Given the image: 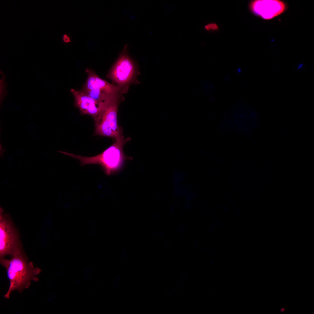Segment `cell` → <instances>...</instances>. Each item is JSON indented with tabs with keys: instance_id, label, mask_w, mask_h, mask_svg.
<instances>
[{
	"instance_id": "cell-1",
	"label": "cell",
	"mask_w": 314,
	"mask_h": 314,
	"mask_svg": "<svg viewBox=\"0 0 314 314\" xmlns=\"http://www.w3.org/2000/svg\"><path fill=\"white\" fill-rule=\"evenodd\" d=\"M0 261L7 270L10 281L9 288L4 295L5 298L9 299L11 293L15 290L21 293L29 287L32 281H39L36 276L41 270L38 267H35L33 263L28 261L21 245L16 249L10 259L1 258Z\"/></svg>"
},
{
	"instance_id": "cell-2",
	"label": "cell",
	"mask_w": 314,
	"mask_h": 314,
	"mask_svg": "<svg viewBox=\"0 0 314 314\" xmlns=\"http://www.w3.org/2000/svg\"><path fill=\"white\" fill-rule=\"evenodd\" d=\"M114 139L112 145L101 154L92 157L82 156L62 151L58 152L77 159L82 165L99 164L101 166L106 174L109 176L119 171L126 160L133 159L132 157L125 155L123 150L124 145L130 140V138H125L123 135Z\"/></svg>"
},
{
	"instance_id": "cell-3",
	"label": "cell",
	"mask_w": 314,
	"mask_h": 314,
	"mask_svg": "<svg viewBox=\"0 0 314 314\" xmlns=\"http://www.w3.org/2000/svg\"><path fill=\"white\" fill-rule=\"evenodd\" d=\"M88 78L82 91L92 98L98 101L124 100L121 94L127 91L121 87L110 83L99 77L92 70L87 68Z\"/></svg>"
},
{
	"instance_id": "cell-4",
	"label": "cell",
	"mask_w": 314,
	"mask_h": 314,
	"mask_svg": "<svg viewBox=\"0 0 314 314\" xmlns=\"http://www.w3.org/2000/svg\"><path fill=\"white\" fill-rule=\"evenodd\" d=\"M122 101L109 100L106 101L103 109L94 120V134L114 139L123 135V129L118 123L117 114L119 105Z\"/></svg>"
},
{
	"instance_id": "cell-5",
	"label": "cell",
	"mask_w": 314,
	"mask_h": 314,
	"mask_svg": "<svg viewBox=\"0 0 314 314\" xmlns=\"http://www.w3.org/2000/svg\"><path fill=\"white\" fill-rule=\"evenodd\" d=\"M126 44L119 57L107 75L116 85L127 91L128 85L135 76L136 64L127 52Z\"/></svg>"
},
{
	"instance_id": "cell-6",
	"label": "cell",
	"mask_w": 314,
	"mask_h": 314,
	"mask_svg": "<svg viewBox=\"0 0 314 314\" xmlns=\"http://www.w3.org/2000/svg\"><path fill=\"white\" fill-rule=\"evenodd\" d=\"M20 245L17 231L10 219L0 210V258L8 255L12 256Z\"/></svg>"
},
{
	"instance_id": "cell-7",
	"label": "cell",
	"mask_w": 314,
	"mask_h": 314,
	"mask_svg": "<svg viewBox=\"0 0 314 314\" xmlns=\"http://www.w3.org/2000/svg\"><path fill=\"white\" fill-rule=\"evenodd\" d=\"M71 92L74 97L75 106L81 113L90 115L94 119L100 113L107 101L96 100L81 91L74 89L71 90Z\"/></svg>"
},
{
	"instance_id": "cell-8",
	"label": "cell",
	"mask_w": 314,
	"mask_h": 314,
	"mask_svg": "<svg viewBox=\"0 0 314 314\" xmlns=\"http://www.w3.org/2000/svg\"><path fill=\"white\" fill-rule=\"evenodd\" d=\"M250 8L256 15L269 19L282 13L285 5L283 2L279 0H256L251 3Z\"/></svg>"
},
{
	"instance_id": "cell-9",
	"label": "cell",
	"mask_w": 314,
	"mask_h": 314,
	"mask_svg": "<svg viewBox=\"0 0 314 314\" xmlns=\"http://www.w3.org/2000/svg\"><path fill=\"white\" fill-rule=\"evenodd\" d=\"M1 77L0 80V101L2 103L3 99L6 95V84L5 82L4 76Z\"/></svg>"
},
{
	"instance_id": "cell-10",
	"label": "cell",
	"mask_w": 314,
	"mask_h": 314,
	"mask_svg": "<svg viewBox=\"0 0 314 314\" xmlns=\"http://www.w3.org/2000/svg\"><path fill=\"white\" fill-rule=\"evenodd\" d=\"M205 29L207 31H215L218 29L217 25L214 23L208 24L204 26Z\"/></svg>"
},
{
	"instance_id": "cell-11",
	"label": "cell",
	"mask_w": 314,
	"mask_h": 314,
	"mask_svg": "<svg viewBox=\"0 0 314 314\" xmlns=\"http://www.w3.org/2000/svg\"><path fill=\"white\" fill-rule=\"evenodd\" d=\"M62 40L65 43H69L71 41L70 37L67 34H64L62 37Z\"/></svg>"
},
{
	"instance_id": "cell-12",
	"label": "cell",
	"mask_w": 314,
	"mask_h": 314,
	"mask_svg": "<svg viewBox=\"0 0 314 314\" xmlns=\"http://www.w3.org/2000/svg\"><path fill=\"white\" fill-rule=\"evenodd\" d=\"M284 310V309L283 308H282L281 309V311L282 312H283Z\"/></svg>"
}]
</instances>
